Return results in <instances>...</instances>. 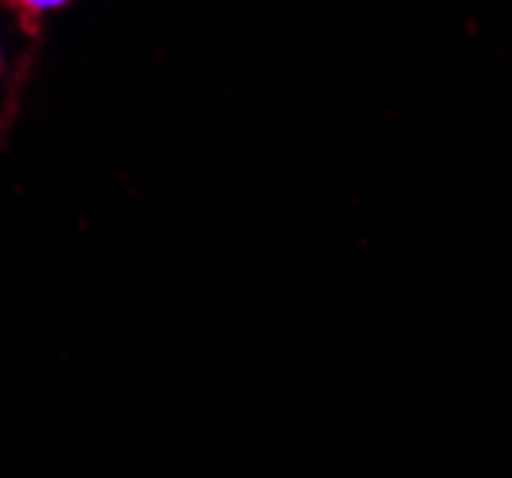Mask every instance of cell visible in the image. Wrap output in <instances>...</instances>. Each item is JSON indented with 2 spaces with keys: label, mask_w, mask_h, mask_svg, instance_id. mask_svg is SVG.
I'll return each mask as SVG.
<instances>
[{
  "label": "cell",
  "mask_w": 512,
  "mask_h": 478,
  "mask_svg": "<svg viewBox=\"0 0 512 478\" xmlns=\"http://www.w3.org/2000/svg\"><path fill=\"white\" fill-rule=\"evenodd\" d=\"M43 50V23L23 20L20 12L0 4V146L20 115L23 85Z\"/></svg>",
  "instance_id": "obj_1"
},
{
  "label": "cell",
  "mask_w": 512,
  "mask_h": 478,
  "mask_svg": "<svg viewBox=\"0 0 512 478\" xmlns=\"http://www.w3.org/2000/svg\"><path fill=\"white\" fill-rule=\"evenodd\" d=\"M4 8H12V12H20L23 20L31 23H43L46 16H54V12H62L69 4H77V0H0Z\"/></svg>",
  "instance_id": "obj_2"
}]
</instances>
